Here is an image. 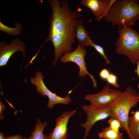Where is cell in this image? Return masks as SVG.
<instances>
[{
	"label": "cell",
	"instance_id": "277c9868",
	"mask_svg": "<svg viewBox=\"0 0 139 139\" xmlns=\"http://www.w3.org/2000/svg\"><path fill=\"white\" fill-rule=\"evenodd\" d=\"M118 37L115 44L116 53L124 55L133 64L139 60V33L130 27L118 30Z\"/></svg>",
	"mask_w": 139,
	"mask_h": 139
},
{
	"label": "cell",
	"instance_id": "d6986e66",
	"mask_svg": "<svg viewBox=\"0 0 139 139\" xmlns=\"http://www.w3.org/2000/svg\"><path fill=\"white\" fill-rule=\"evenodd\" d=\"M106 81L108 84L115 87L118 88L120 87V85L117 82L116 76L112 73H110Z\"/></svg>",
	"mask_w": 139,
	"mask_h": 139
},
{
	"label": "cell",
	"instance_id": "30bf717a",
	"mask_svg": "<svg viewBox=\"0 0 139 139\" xmlns=\"http://www.w3.org/2000/svg\"><path fill=\"white\" fill-rule=\"evenodd\" d=\"M76 110L63 112L55 120L56 125L46 139H67L68 135L67 125L70 118L75 114Z\"/></svg>",
	"mask_w": 139,
	"mask_h": 139
},
{
	"label": "cell",
	"instance_id": "6da1fadb",
	"mask_svg": "<svg viewBox=\"0 0 139 139\" xmlns=\"http://www.w3.org/2000/svg\"><path fill=\"white\" fill-rule=\"evenodd\" d=\"M47 2L52 11L49 21V32L45 43L51 41L53 45V66L64 54L73 51L72 46L75 42V26L82 15L72 9L67 0H48Z\"/></svg>",
	"mask_w": 139,
	"mask_h": 139
},
{
	"label": "cell",
	"instance_id": "5bb4252c",
	"mask_svg": "<svg viewBox=\"0 0 139 139\" xmlns=\"http://www.w3.org/2000/svg\"><path fill=\"white\" fill-rule=\"evenodd\" d=\"M98 135L99 138L103 139H123L124 137L122 133L113 129L109 126L102 128Z\"/></svg>",
	"mask_w": 139,
	"mask_h": 139
},
{
	"label": "cell",
	"instance_id": "7402d4cb",
	"mask_svg": "<svg viewBox=\"0 0 139 139\" xmlns=\"http://www.w3.org/2000/svg\"><path fill=\"white\" fill-rule=\"evenodd\" d=\"M23 138L22 136L20 134H14L11 136H6V139H23Z\"/></svg>",
	"mask_w": 139,
	"mask_h": 139
},
{
	"label": "cell",
	"instance_id": "3957f363",
	"mask_svg": "<svg viewBox=\"0 0 139 139\" xmlns=\"http://www.w3.org/2000/svg\"><path fill=\"white\" fill-rule=\"evenodd\" d=\"M139 98V93L132 86H128L114 101L110 104V117L117 119L121 124V129L128 132L127 123L129 111L135 107Z\"/></svg>",
	"mask_w": 139,
	"mask_h": 139
},
{
	"label": "cell",
	"instance_id": "ffe728a7",
	"mask_svg": "<svg viewBox=\"0 0 139 139\" xmlns=\"http://www.w3.org/2000/svg\"><path fill=\"white\" fill-rule=\"evenodd\" d=\"M110 73L108 69L104 68L101 70L99 73V75L101 79L106 81Z\"/></svg>",
	"mask_w": 139,
	"mask_h": 139
},
{
	"label": "cell",
	"instance_id": "ba28073f",
	"mask_svg": "<svg viewBox=\"0 0 139 139\" xmlns=\"http://www.w3.org/2000/svg\"><path fill=\"white\" fill-rule=\"evenodd\" d=\"M121 92L118 90L111 89L107 83L100 92L95 94H86L84 99L89 101L92 105L109 106L118 97Z\"/></svg>",
	"mask_w": 139,
	"mask_h": 139
},
{
	"label": "cell",
	"instance_id": "9c48e42d",
	"mask_svg": "<svg viewBox=\"0 0 139 139\" xmlns=\"http://www.w3.org/2000/svg\"><path fill=\"white\" fill-rule=\"evenodd\" d=\"M22 53L24 59L25 54L26 47L24 43L17 38L11 40L9 45L6 40L0 43V66H6L11 56L16 51Z\"/></svg>",
	"mask_w": 139,
	"mask_h": 139
},
{
	"label": "cell",
	"instance_id": "5b68a950",
	"mask_svg": "<svg viewBox=\"0 0 139 139\" xmlns=\"http://www.w3.org/2000/svg\"><path fill=\"white\" fill-rule=\"evenodd\" d=\"M82 108L87 116L86 120L81 126L85 130L83 139H86L93 126L97 122L105 119L111 115V109L109 106H101L90 104L83 105Z\"/></svg>",
	"mask_w": 139,
	"mask_h": 139
},
{
	"label": "cell",
	"instance_id": "d4e9b609",
	"mask_svg": "<svg viewBox=\"0 0 139 139\" xmlns=\"http://www.w3.org/2000/svg\"><path fill=\"white\" fill-rule=\"evenodd\" d=\"M43 45H44V44H43L41 46L40 49H39V50L38 51L37 53H36V54L30 60L29 64L32 63V62L33 61V60L35 59L36 57L39 53V52L41 48L43 46Z\"/></svg>",
	"mask_w": 139,
	"mask_h": 139
},
{
	"label": "cell",
	"instance_id": "52a82bcc",
	"mask_svg": "<svg viewBox=\"0 0 139 139\" xmlns=\"http://www.w3.org/2000/svg\"><path fill=\"white\" fill-rule=\"evenodd\" d=\"M86 52V50L84 47H80L78 45L76 49L74 51L64 54L59 58L60 60L64 63L70 62L76 63L79 68V76L83 78L88 75L92 80L93 87L96 88L97 83L95 79L94 76L88 72L85 62L84 58Z\"/></svg>",
	"mask_w": 139,
	"mask_h": 139
},
{
	"label": "cell",
	"instance_id": "44dd1931",
	"mask_svg": "<svg viewBox=\"0 0 139 139\" xmlns=\"http://www.w3.org/2000/svg\"><path fill=\"white\" fill-rule=\"evenodd\" d=\"M5 109V106L3 103L0 101V120H2L4 118V111Z\"/></svg>",
	"mask_w": 139,
	"mask_h": 139
},
{
	"label": "cell",
	"instance_id": "484cf974",
	"mask_svg": "<svg viewBox=\"0 0 139 139\" xmlns=\"http://www.w3.org/2000/svg\"><path fill=\"white\" fill-rule=\"evenodd\" d=\"M0 139H6V137L1 132H0Z\"/></svg>",
	"mask_w": 139,
	"mask_h": 139
},
{
	"label": "cell",
	"instance_id": "2e32d148",
	"mask_svg": "<svg viewBox=\"0 0 139 139\" xmlns=\"http://www.w3.org/2000/svg\"><path fill=\"white\" fill-rule=\"evenodd\" d=\"M14 28H11L3 23L0 20V30L10 35L16 36L20 34L23 27L22 25L18 23L14 24Z\"/></svg>",
	"mask_w": 139,
	"mask_h": 139
},
{
	"label": "cell",
	"instance_id": "7c38bea8",
	"mask_svg": "<svg viewBox=\"0 0 139 139\" xmlns=\"http://www.w3.org/2000/svg\"><path fill=\"white\" fill-rule=\"evenodd\" d=\"M75 36L78 41V45L82 47H91V42L93 41L83 24V20L78 19L75 28Z\"/></svg>",
	"mask_w": 139,
	"mask_h": 139
},
{
	"label": "cell",
	"instance_id": "8fae6325",
	"mask_svg": "<svg viewBox=\"0 0 139 139\" xmlns=\"http://www.w3.org/2000/svg\"><path fill=\"white\" fill-rule=\"evenodd\" d=\"M116 0H82L81 4L92 11L99 21L108 14L112 4Z\"/></svg>",
	"mask_w": 139,
	"mask_h": 139
},
{
	"label": "cell",
	"instance_id": "8992f818",
	"mask_svg": "<svg viewBox=\"0 0 139 139\" xmlns=\"http://www.w3.org/2000/svg\"><path fill=\"white\" fill-rule=\"evenodd\" d=\"M30 81L32 84L36 87L37 92L44 97L47 96L48 97L49 101L47 106L49 108L53 109L54 106L57 104L67 105L72 102L71 98L68 95L64 97H61L48 89L43 81L41 71H37L34 77H31Z\"/></svg>",
	"mask_w": 139,
	"mask_h": 139
},
{
	"label": "cell",
	"instance_id": "cb8c5ba5",
	"mask_svg": "<svg viewBox=\"0 0 139 139\" xmlns=\"http://www.w3.org/2000/svg\"><path fill=\"white\" fill-rule=\"evenodd\" d=\"M136 64L137 65V68L135 70L134 72L138 76V82L137 85V87L139 89V60L137 62Z\"/></svg>",
	"mask_w": 139,
	"mask_h": 139
},
{
	"label": "cell",
	"instance_id": "603a6c76",
	"mask_svg": "<svg viewBox=\"0 0 139 139\" xmlns=\"http://www.w3.org/2000/svg\"><path fill=\"white\" fill-rule=\"evenodd\" d=\"M132 116L135 120L139 121V110L134 112L133 113V116Z\"/></svg>",
	"mask_w": 139,
	"mask_h": 139
},
{
	"label": "cell",
	"instance_id": "9a60e30c",
	"mask_svg": "<svg viewBox=\"0 0 139 139\" xmlns=\"http://www.w3.org/2000/svg\"><path fill=\"white\" fill-rule=\"evenodd\" d=\"M127 127L129 139H139V121L135 120L133 116L129 117Z\"/></svg>",
	"mask_w": 139,
	"mask_h": 139
},
{
	"label": "cell",
	"instance_id": "4fadbf2b",
	"mask_svg": "<svg viewBox=\"0 0 139 139\" xmlns=\"http://www.w3.org/2000/svg\"><path fill=\"white\" fill-rule=\"evenodd\" d=\"M47 123L45 121L43 123L38 118L36 124L35 128L33 131L31 132L29 137L27 138L24 137L23 139H46L47 135L44 134L45 128L47 125Z\"/></svg>",
	"mask_w": 139,
	"mask_h": 139
},
{
	"label": "cell",
	"instance_id": "ac0fdd59",
	"mask_svg": "<svg viewBox=\"0 0 139 139\" xmlns=\"http://www.w3.org/2000/svg\"><path fill=\"white\" fill-rule=\"evenodd\" d=\"M108 123L109 126L113 129L119 131L121 127V124L119 121L116 118L112 117H110Z\"/></svg>",
	"mask_w": 139,
	"mask_h": 139
},
{
	"label": "cell",
	"instance_id": "e0dca14e",
	"mask_svg": "<svg viewBox=\"0 0 139 139\" xmlns=\"http://www.w3.org/2000/svg\"><path fill=\"white\" fill-rule=\"evenodd\" d=\"M91 47H94L95 50L103 57L106 63L109 64L110 63V61L105 54L104 49L101 46L97 45L93 41L91 43Z\"/></svg>",
	"mask_w": 139,
	"mask_h": 139
},
{
	"label": "cell",
	"instance_id": "7a4b0ae2",
	"mask_svg": "<svg viewBox=\"0 0 139 139\" xmlns=\"http://www.w3.org/2000/svg\"><path fill=\"white\" fill-rule=\"evenodd\" d=\"M104 19L112 25H117L118 30L134 26L139 20V2L136 0H116Z\"/></svg>",
	"mask_w": 139,
	"mask_h": 139
},
{
	"label": "cell",
	"instance_id": "4316f807",
	"mask_svg": "<svg viewBox=\"0 0 139 139\" xmlns=\"http://www.w3.org/2000/svg\"><path fill=\"white\" fill-rule=\"evenodd\" d=\"M139 102V98H138V102Z\"/></svg>",
	"mask_w": 139,
	"mask_h": 139
}]
</instances>
